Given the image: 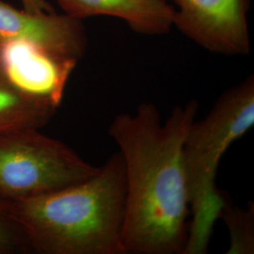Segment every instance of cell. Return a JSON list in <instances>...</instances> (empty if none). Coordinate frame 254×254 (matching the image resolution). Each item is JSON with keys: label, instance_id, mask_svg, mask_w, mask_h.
<instances>
[{"label": "cell", "instance_id": "cell-1", "mask_svg": "<svg viewBox=\"0 0 254 254\" xmlns=\"http://www.w3.org/2000/svg\"><path fill=\"white\" fill-rule=\"evenodd\" d=\"M198 110V102L190 101L161 123L154 104L143 103L111 123L109 136L123 157L127 184L124 254L185 253L190 211L183 147Z\"/></svg>", "mask_w": 254, "mask_h": 254}, {"label": "cell", "instance_id": "cell-2", "mask_svg": "<svg viewBox=\"0 0 254 254\" xmlns=\"http://www.w3.org/2000/svg\"><path fill=\"white\" fill-rule=\"evenodd\" d=\"M123 157L112 154L90 178L28 199L6 200L31 251L42 254H125Z\"/></svg>", "mask_w": 254, "mask_h": 254}, {"label": "cell", "instance_id": "cell-3", "mask_svg": "<svg viewBox=\"0 0 254 254\" xmlns=\"http://www.w3.org/2000/svg\"><path fill=\"white\" fill-rule=\"evenodd\" d=\"M254 126V79L225 91L208 115L192 124L183 147L191 221L184 254L208 251L225 192L216 186L221 157Z\"/></svg>", "mask_w": 254, "mask_h": 254}, {"label": "cell", "instance_id": "cell-4", "mask_svg": "<svg viewBox=\"0 0 254 254\" xmlns=\"http://www.w3.org/2000/svg\"><path fill=\"white\" fill-rule=\"evenodd\" d=\"M98 171L39 129L0 132V200L28 199L86 180Z\"/></svg>", "mask_w": 254, "mask_h": 254}, {"label": "cell", "instance_id": "cell-5", "mask_svg": "<svg viewBox=\"0 0 254 254\" xmlns=\"http://www.w3.org/2000/svg\"><path fill=\"white\" fill-rule=\"evenodd\" d=\"M78 61L27 40L0 41V73L19 93L59 109Z\"/></svg>", "mask_w": 254, "mask_h": 254}, {"label": "cell", "instance_id": "cell-6", "mask_svg": "<svg viewBox=\"0 0 254 254\" xmlns=\"http://www.w3.org/2000/svg\"><path fill=\"white\" fill-rule=\"evenodd\" d=\"M174 8L173 27L211 52L250 53V0H168Z\"/></svg>", "mask_w": 254, "mask_h": 254}, {"label": "cell", "instance_id": "cell-7", "mask_svg": "<svg viewBox=\"0 0 254 254\" xmlns=\"http://www.w3.org/2000/svg\"><path fill=\"white\" fill-rule=\"evenodd\" d=\"M27 40L79 61L87 48L82 21L66 14L31 12L0 0V41Z\"/></svg>", "mask_w": 254, "mask_h": 254}, {"label": "cell", "instance_id": "cell-8", "mask_svg": "<svg viewBox=\"0 0 254 254\" xmlns=\"http://www.w3.org/2000/svg\"><path fill=\"white\" fill-rule=\"evenodd\" d=\"M64 14L82 21L111 16L143 35H162L173 27L174 8L168 0H55Z\"/></svg>", "mask_w": 254, "mask_h": 254}, {"label": "cell", "instance_id": "cell-9", "mask_svg": "<svg viewBox=\"0 0 254 254\" xmlns=\"http://www.w3.org/2000/svg\"><path fill=\"white\" fill-rule=\"evenodd\" d=\"M56 110L30 100L14 90L0 73V132L46 126Z\"/></svg>", "mask_w": 254, "mask_h": 254}, {"label": "cell", "instance_id": "cell-10", "mask_svg": "<svg viewBox=\"0 0 254 254\" xmlns=\"http://www.w3.org/2000/svg\"><path fill=\"white\" fill-rule=\"evenodd\" d=\"M219 218L225 222L230 235V247L226 254H254V204L251 203L247 209L240 208L228 199L225 192Z\"/></svg>", "mask_w": 254, "mask_h": 254}, {"label": "cell", "instance_id": "cell-11", "mask_svg": "<svg viewBox=\"0 0 254 254\" xmlns=\"http://www.w3.org/2000/svg\"><path fill=\"white\" fill-rule=\"evenodd\" d=\"M31 252L27 237L9 213L7 201L0 200V254Z\"/></svg>", "mask_w": 254, "mask_h": 254}, {"label": "cell", "instance_id": "cell-12", "mask_svg": "<svg viewBox=\"0 0 254 254\" xmlns=\"http://www.w3.org/2000/svg\"><path fill=\"white\" fill-rule=\"evenodd\" d=\"M23 9L31 12H53L54 9L46 0H21Z\"/></svg>", "mask_w": 254, "mask_h": 254}]
</instances>
